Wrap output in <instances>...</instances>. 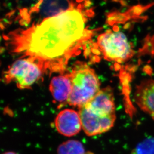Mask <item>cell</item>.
<instances>
[{"label":"cell","instance_id":"obj_1","mask_svg":"<svg viewBox=\"0 0 154 154\" xmlns=\"http://www.w3.org/2000/svg\"><path fill=\"white\" fill-rule=\"evenodd\" d=\"M87 12L73 9L13 32L8 42L12 52L41 60L50 71H63L92 36L86 26Z\"/></svg>","mask_w":154,"mask_h":154},{"label":"cell","instance_id":"obj_14","mask_svg":"<svg viewBox=\"0 0 154 154\" xmlns=\"http://www.w3.org/2000/svg\"><path fill=\"white\" fill-rule=\"evenodd\" d=\"M85 154H94L93 153H91V152H86L85 153Z\"/></svg>","mask_w":154,"mask_h":154},{"label":"cell","instance_id":"obj_3","mask_svg":"<svg viewBox=\"0 0 154 154\" xmlns=\"http://www.w3.org/2000/svg\"><path fill=\"white\" fill-rule=\"evenodd\" d=\"M47 70L42 61L25 57L15 61L5 72L3 77L6 83L13 82L19 88L28 89L39 80Z\"/></svg>","mask_w":154,"mask_h":154},{"label":"cell","instance_id":"obj_5","mask_svg":"<svg viewBox=\"0 0 154 154\" xmlns=\"http://www.w3.org/2000/svg\"><path fill=\"white\" fill-rule=\"evenodd\" d=\"M79 109L82 129L89 136L97 135L108 132L114 125L116 115L101 116L94 113L85 106Z\"/></svg>","mask_w":154,"mask_h":154},{"label":"cell","instance_id":"obj_11","mask_svg":"<svg viewBox=\"0 0 154 154\" xmlns=\"http://www.w3.org/2000/svg\"><path fill=\"white\" fill-rule=\"evenodd\" d=\"M57 154H85L82 143L75 140L66 141L58 146Z\"/></svg>","mask_w":154,"mask_h":154},{"label":"cell","instance_id":"obj_7","mask_svg":"<svg viewBox=\"0 0 154 154\" xmlns=\"http://www.w3.org/2000/svg\"><path fill=\"white\" fill-rule=\"evenodd\" d=\"M84 106L94 113L101 116L116 115L112 88L107 86L101 89L96 96Z\"/></svg>","mask_w":154,"mask_h":154},{"label":"cell","instance_id":"obj_4","mask_svg":"<svg viewBox=\"0 0 154 154\" xmlns=\"http://www.w3.org/2000/svg\"><path fill=\"white\" fill-rule=\"evenodd\" d=\"M97 45L105 59L108 60L123 63L134 54L126 35L120 31L108 30L99 35Z\"/></svg>","mask_w":154,"mask_h":154},{"label":"cell","instance_id":"obj_13","mask_svg":"<svg viewBox=\"0 0 154 154\" xmlns=\"http://www.w3.org/2000/svg\"><path fill=\"white\" fill-rule=\"evenodd\" d=\"M3 154H17V153L13 152H7L6 153H4Z\"/></svg>","mask_w":154,"mask_h":154},{"label":"cell","instance_id":"obj_2","mask_svg":"<svg viewBox=\"0 0 154 154\" xmlns=\"http://www.w3.org/2000/svg\"><path fill=\"white\" fill-rule=\"evenodd\" d=\"M70 75L72 89L67 103L80 108L100 91V82L94 70L82 61L74 64Z\"/></svg>","mask_w":154,"mask_h":154},{"label":"cell","instance_id":"obj_9","mask_svg":"<svg viewBox=\"0 0 154 154\" xmlns=\"http://www.w3.org/2000/svg\"><path fill=\"white\" fill-rule=\"evenodd\" d=\"M134 100L140 108L154 120V80H144L138 85Z\"/></svg>","mask_w":154,"mask_h":154},{"label":"cell","instance_id":"obj_6","mask_svg":"<svg viewBox=\"0 0 154 154\" xmlns=\"http://www.w3.org/2000/svg\"><path fill=\"white\" fill-rule=\"evenodd\" d=\"M39 1L32 9L33 12H36L42 19L50 18L73 9L84 8L88 6V2Z\"/></svg>","mask_w":154,"mask_h":154},{"label":"cell","instance_id":"obj_8","mask_svg":"<svg viewBox=\"0 0 154 154\" xmlns=\"http://www.w3.org/2000/svg\"><path fill=\"white\" fill-rule=\"evenodd\" d=\"M54 124L57 131L66 137L75 135L82 129L79 112L71 109L61 111L56 117Z\"/></svg>","mask_w":154,"mask_h":154},{"label":"cell","instance_id":"obj_10","mask_svg":"<svg viewBox=\"0 0 154 154\" xmlns=\"http://www.w3.org/2000/svg\"><path fill=\"white\" fill-rule=\"evenodd\" d=\"M71 89L72 83L70 73L55 76L51 79L50 90L56 102L67 103Z\"/></svg>","mask_w":154,"mask_h":154},{"label":"cell","instance_id":"obj_12","mask_svg":"<svg viewBox=\"0 0 154 154\" xmlns=\"http://www.w3.org/2000/svg\"><path fill=\"white\" fill-rule=\"evenodd\" d=\"M132 154H154V139L146 140L141 143Z\"/></svg>","mask_w":154,"mask_h":154}]
</instances>
